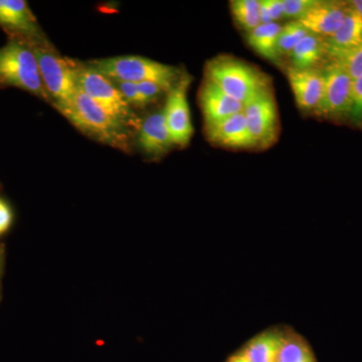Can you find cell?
I'll return each instance as SVG.
<instances>
[{
    "label": "cell",
    "instance_id": "obj_1",
    "mask_svg": "<svg viewBox=\"0 0 362 362\" xmlns=\"http://www.w3.org/2000/svg\"><path fill=\"white\" fill-rule=\"evenodd\" d=\"M54 107L82 132L116 148H128L129 139L126 126L90 100L82 90L77 89L70 101L54 104Z\"/></svg>",
    "mask_w": 362,
    "mask_h": 362
},
{
    "label": "cell",
    "instance_id": "obj_2",
    "mask_svg": "<svg viewBox=\"0 0 362 362\" xmlns=\"http://www.w3.org/2000/svg\"><path fill=\"white\" fill-rule=\"evenodd\" d=\"M0 86L18 88L52 102L32 47L18 35H9L8 42L0 47Z\"/></svg>",
    "mask_w": 362,
    "mask_h": 362
},
{
    "label": "cell",
    "instance_id": "obj_3",
    "mask_svg": "<svg viewBox=\"0 0 362 362\" xmlns=\"http://www.w3.org/2000/svg\"><path fill=\"white\" fill-rule=\"evenodd\" d=\"M86 64L110 80L136 84L154 82L163 86L168 93L183 77L175 66L164 65L139 56L93 59L86 62Z\"/></svg>",
    "mask_w": 362,
    "mask_h": 362
},
{
    "label": "cell",
    "instance_id": "obj_4",
    "mask_svg": "<svg viewBox=\"0 0 362 362\" xmlns=\"http://www.w3.org/2000/svg\"><path fill=\"white\" fill-rule=\"evenodd\" d=\"M206 80L244 105L267 89L265 77L258 71L244 62L228 57L207 62Z\"/></svg>",
    "mask_w": 362,
    "mask_h": 362
},
{
    "label": "cell",
    "instance_id": "obj_5",
    "mask_svg": "<svg viewBox=\"0 0 362 362\" xmlns=\"http://www.w3.org/2000/svg\"><path fill=\"white\" fill-rule=\"evenodd\" d=\"M23 39L30 45L35 54L40 77L45 90L51 97L52 105L70 101L78 89L70 59L62 57L52 44L47 42L45 35L37 39Z\"/></svg>",
    "mask_w": 362,
    "mask_h": 362
},
{
    "label": "cell",
    "instance_id": "obj_6",
    "mask_svg": "<svg viewBox=\"0 0 362 362\" xmlns=\"http://www.w3.org/2000/svg\"><path fill=\"white\" fill-rule=\"evenodd\" d=\"M70 62L78 89L110 115L115 117L117 120L127 126L133 120L132 110L110 78L98 73L86 63L74 59H70Z\"/></svg>",
    "mask_w": 362,
    "mask_h": 362
},
{
    "label": "cell",
    "instance_id": "obj_7",
    "mask_svg": "<svg viewBox=\"0 0 362 362\" xmlns=\"http://www.w3.org/2000/svg\"><path fill=\"white\" fill-rule=\"evenodd\" d=\"M323 96L315 111L325 117H340L350 113L351 109L352 83L346 71L337 62H331L322 71Z\"/></svg>",
    "mask_w": 362,
    "mask_h": 362
},
{
    "label": "cell",
    "instance_id": "obj_8",
    "mask_svg": "<svg viewBox=\"0 0 362 362\" xmlns=\"http://www.w3.org/2000/svg\"><path fill=\"white\" fill-rule=\"evenodd\" d=\"M245 119L256 146H267L278 133V115L274 98L268 90H262L245 105Z\"/></svg>",
    "mask_w": 362,
    "mask_h": 362
},
{
    "label": "cell",
    "instance_id": "obj_9",
    "mask_svg": "<svg viewBox=\"0 0 362 362\" xmlns=\"http://www.w3.org/2000/svg\"><path fill=\"white\" fill-rule=\"evenodd\" d=\"M189 78L183 76L177 85L168 93L164 118L173 144L185 146L194 135V127L190 120L187 92Z\"/></svg>",
    "mask_w": 362,
    "mask_h": 362
},
{
    "label": "cell",
    "instance_id": "obj_10",
    "mask_svg": "<svg viewBox=\"0 0 362 362\" xmlns=\"http://www.w3.org/2000/svg\"><path fill=\"white\" fill-rule=\"evenodd\" d=\"M287 77L298 107L302 110L316 111L323 96L324 77L314 68L287 69Z\"/></svg>",
    "mask_w": 362,
    "mask_h": 362
},
{
    "label": "cell",
    "instance_id": "obj_11",
    "mask_svg": "<svg viewBox=\"0 0 362 362\" xmlns=\"http://www.w3.org/2000/svg\"><path fill=\"white\" fill-rule=\"evenodd\" d=\"M0 25L8 35L28 39L44 37L37 18L23 0H0Z\"/></svg>",
    "mask_w": 362,
    "mask_h": 362
},
{
    "label": "cell",
    "instance_id": "obj_12",
    "mask_svg": "<svg viewBox=\"0 0 362 362\" xmlns=\"http://www.w3.org/2000/svg\"><path fill=\"white\" fill-rule=\"evenodd\" d=\"M349 11V4L319 1L317 6L298 21L303 25L309 33L326 39L331 37L340 28Z\"/></svg>",
    "mask_w": 362,
    "mask_h": 362
},
{
    "label": "cell",
    "instance_id": "obj_13",
    "mask_svg": "<svg viewBox=\"0 0 362 362\" xmlns=\"http://www.w3.org/2000/svg\"><path fill=\"white\" fill-rule=\"evenodd\" d=\"M199 98L206 126L220 122L244 111V104L233 99L218 86L207 80L202 86Z\"/></svg>",
    "mask_w": 362,
    "mask_h": 362
},
{
    "label": "cell",
    "instance_id": "obj_14",
    "mask_svg": "<svg viewBox=\"0 0 362 362\" xmlns=\"http://www.w3.org/2000/svg\"><path fill=\"white\" fill-rule=\"evenodd\" d=\"M209 141L230 148H252L256 146L247 129L244 113L235 114L220 122L206 126Z\"/></svg>",
    "mask_w": 362,
    "mask_h": 362
},
{
    "label": "cell",
    "instance_id": "obj_15",
    "mask_svg": "<svg viewBox=\"0 0 362 362\" xmlns=\"http://www.w3.org/2000/svg\"><path fill=\"white\" fill-rule=\"evenodd\" d=\"M138 142L143 151L152 156H162L175 145L169 134L163 110L151 114L143 121Z\"/></svg>",
    "mask_w": 362,
    "mask_h": 362
},
{
    "label": "cell",
    "instance_id": "obj_16",
    "mask_svg": "<svg viewBox=\"0 0 362 362\" xmlns=\"http://www.w3.org/2000/svg\"><path fill=\"white\" fill-rule=\"evenodd\" d=\"M284 325L266 328L245 343L239 351L249 362H276Z\"/></svg>",
    "mask_w": 362,
    "mask_h": 362
},
{
    "label": "cell",
    "instance_id": "obj_17",
    "mask_svg": "<svg viewBox=\"0 0 362 362\" xmlns=\"http://www.w3.org/2000/svg\"><path fill=\"white\" fill-rule=\"evenodd\" d=\"M361 42L362 18L349 4V13L345 16L342 25L331 37L324 39L325 54L331 59H335L343 52L354 49Z\"/></svg>",
    "mask_w": 362,
    "mask_h": 362
},
{
    "label": "cell",
    "instance_id": "obj_18",
    "mask_svg": "<svg viewBox=\"0 0 362 362\" xmlns=\"http://www.w3.org/2000/svg\"><path fill=\"white\" fill-rule=\"evenodd\" d=\"M276 362H317L310 344L291 326L284 325Z\"/></svg>",
    "mask_w": 362,
    "mask_h": 362
},
{
    "label": "cell",
    "instance_id": "obj_19",
    "mask_svg": "<svg viewBox=\"0 0 362 362\" xmlns=\"http://www.w3.org/2000/svg\"><path fill=\"white\" fill-rule=\"evenodd\" d=\"M282 26L272 23L259 25L247 35L250 47L261 54L263 58L277 63L279 61L278 40Z\"/></svg>",
    "mask_w": 362,
    "mask_h": 362
},
{
    "label": "cell",
    "instance_id": "obj_20",
    "mask_svg": "<svg viewBox=\"0 0 362 362\" xmlns=\"http://www.w3.org/2000/svg\"><path fill=\"white\" fill-rule=\"evenodd\" d=\"M324 54V37L310 33L294 47L290 56L292 59L293 68L305 70L313 68Z\"/></svg>",
    "mask_w": 362,
    "mask_h": 362
},
{
    "label": "cell",
    "instance_id": "obj_21",
    "mask_svg": "<svg viewBox=\"0 0 362 362\" xmlns=\"http://www.w3.org/2000/svg\"><path fill=\"white\" fill-rule=\"evenodd\" d=\"M230 11L240 28L247 33L261 25L259 1L257 0H233L230 1Z\"/></svg>",
    "mask_w": 362,
    "mask_h": 362
},
{
    "label": "cell",
    "instance_id": "obj_22",
    "mask_svg": "<svg viewBox=\"0 0 362 362\" xmlns=\"http://www.w3.org/2000/svg\"><path fill=\"white\" fill-rule=\"evenodd\" d=\"M309 33V30L298 21H290L282 26L278 40L279 57L291 54L294 47Z\"/></svg>",
    "mask_w": 362,
    "mask_h": 362
},
{
    "label": "cell",
    "instance_id": "obj_23",
    "mask_svg": "<svg viewBox=\"0 0 362 362\" xmlns=\"http://www.w3.org/2000/svg\"><path fill=\"white\" fill-rule=\"evenodd\" d=\"M333 61L337 62L346 71L352 80L362 76V42L354 49L339 54Z\"/></svg>",
    "mask_w": 362,
    "mask_h": 362
},
{
    "label": "cell",
    "instance_id": "obj_24",
    "mask_svg": "<svg viewBox=\"0 0 362 362\" xmlns=\"http://www.w3.org/2000/svg\"><path fill=\"white\" fill-rule=\"evenodd\" d=\"M284 16L282 0H263L259 1V18L262 25L275 23Z\"/></svg>",
    "mask_w": 362,
    "mask_h": 362
},
{
    "label": "cell",
    "instance_id": "obj_25",
    "mask_svg": "<svg viewBox=\"0 0 362 362\" xmlns=\"http://www.w3.org/2000/svg\"><path fill=\"white\" fill-rule=\"evenodd\" d=\"M318 4L317 0H282L284 16L298 21Z\"/></svg>",
    "mask_w": 362,
    "mask_h": 362
},
{
    "label": "cell",
    "instance_id": "obj_26",
    "mask_svg": "<svg viewBox=\"0 0 362 362\" xmlns=\"http://www.w3.org/2000/svg\"><path fill=\"white\" fill-rule=\"evenodd\" d=\"M111 81L115 85L116 89L120 93L121 96L125 100L126 103L129 105L130 107H137V108L145 107L141 96H140L138 85L136 83Z\"/></svg>",
    "mask_w": 362,
    "mask_h": 362
},
{
    "label": "cell",
    "instance_id": "obj_27",
    "mask_svg": "<svg viewBox=\"0 0 362 362\" xmlns=\"http://www.w3.org/2000/svg\"><path fill=\"white\" fill-rule=\"evenodd\" d=\"M137 85L144 106L156 101L163 93H168L163 86L157 84V83L143 82Z\"/></svg>",
    "mask_w": 362,
    "mask_h": 362
},
{
    "label": "cell",
    "instance_id": "obj_28",
    "mask_svg": "<svg viewBox=\"0 0 362 362\" xmlns=\"http://www.w3.org/2000/svg\"><path fill=\"white\" fill-rule=\"evenodd\" d=\"M349 114L354 120L362 122V76L352 83L351 109Z\"/></svg>",
    "mask_w": 362,
    "mask_h": 362
},
{
    "label": "cell",
    "instance_id": "obj_29",
    "mask_svg": "<svg viewBox=\"0 0 362 362\" xmlns=\"http://www.w3.org/2000/svg\"><path fill=\"white\" fill-rule=\"evenodd\" d=\"M13 221V213L6 202L0 201V235L6 233Z\"/></svg>",
    "mask_w": 362,
    "mask_h": 362
},
{
    "label": "cell",
    "instance_id": "obj_30",
    "mask_svg": "<svg viewBox=\"0 0 362 362\" xmlns=\"http://www.w3.org/2000/svg\"><path fill=\"white\" fill-rule=\"evenodd\" d=\"M226 362H249L247 361L246 358H245V356H243L242 354L238 350V351H235V354H233L232 356L228 357V359H226Z\"/></svg>",
    "mask_w": 362,
    "mask_h": 362
},
{
    "label": "cell",
    "instance_id": "obj_31",
    "mask_svg": "<svg viewBox=\"0 0 362 362\" xmlns=\"http://www.w3.org/2000/svg\"><path fill=\"white\" fill-rule=\"evenodd\" d=\"M349 4L352 9L362 18V0H354V1L349 2Z\"/></svg>",
    "mask_w": 362,
    "mask_h": 362
},
{
    "label": "cell",
    "instance_id": "obj_32",
    "mask_svg": "<svg viewBox=\"0 0 362 362\" xmlns=\"http://www.w3.org/2000/svg\"><path fill=\"white\" fill-rule=\"evenodd\" d=\"M0 264H1V263H0Z\"/></svg>",
    "mask_w": 362,
    "mask_h": 362
}]
</instances>
